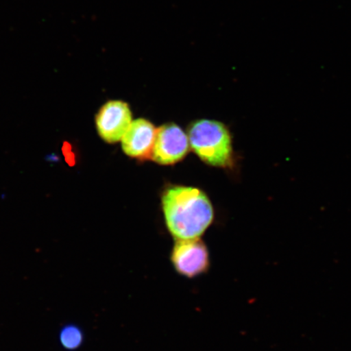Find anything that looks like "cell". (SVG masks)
<instances>
[{"mask_svg":"<svg viewBox=\"0 0 351 351\" xmlns=\"http://www.w3.org/2000/svg\"><path fill=\"white\" fill-rule=\"evenodd\" d=\"M188 138L192 150L205 163L217 167L232 164L231 136L222 123L210 120L192 123Z\"/></svg>","mask_w":351,"mask_h":351,"instance_id":"7a4b0ae2","label":"cell"},{"mask_svg":"<svg viewBox=\"0 0 351 351\" xmlns=\"http://www.w3.org/2000/svg\"><path fill=\"white\" fill-rule=\"evenodd\" d=\"M171 261L178 274L190 279L208 273L210 267L208 248L199 239L176 241Z\"/></svg>","mask_w":351,"mask_h":351,"instance_id":"3957f363","label":"cell"},{"mask_svg":"<svg viewBox=\"0 0 351 351\" xmlns=\"http://www.w3.org/2000/svg\"><path fill=\"white\" fill-rule=\"evenodd\" d=\"M84 341V335L75 324H67L61 328L60 341L63 348L68 350H75L80 348Z\"/></svg>","mask_w":351,"mask_h":351,"instance_id":"52a82bcc","label":"cell"},{"mask_svg":"<svg viewBox=\"0 0 351 351\" xmlns=\"http://www.w3.org/2000/svg\"><path fill=\"white\" fill-rule=\"evenodd\" d=\"M189 138L185 132L175 124H166L156 130L152 158L156 163L171 165L186 156Z\"/></svg>","mask_w":351,"mask_h":351,"instance_id":"5b68a950","label":"cell"},{"mask_svg":"<svg viewBox=\"0 0 351 351\" xmlns=\"http://www.w3.org/2000/svg\"><path fill=\"white\" fill-rule=\"evenodd\" d=\"M132 123L129 104L121 100H110L99 110L95 125L99 137L107 143L121 141Z\"/></svg>","mask_w":351,"mask_h":351,"instance_id":"277c9868","label":"cell"},{"mask_svg":"<svg viewBox=\"0 0 351 351\" xmlns=\"http://www.w3.org/2000/svg\"><path fill=\"white\" fill-rule=\"evenodd\" d=\"M63 153L66 162L70 165L73 166L76 163L75 155L72 152L71 145L64 143L63 146Z\"/></svg>","mask_w":351,"mask_h":351,"instance_id":"ba28073f","label":"cell"},{"mask_svg":"<svg viewBox=\"0 0 351 351\" xmlns=\"http://www.w3.org/2000/svg\"><path fill=\"white\" fill-rule=\"evenodd\" d=\"M167 227L178 240L199 239L212 223L214 212L207 195L199 189L173 186L162 197Z\"/></svg>","mask_w":351,"mask_h":351,"instance_id":"6da1fadb","label":"cell"},{"mask_svg":"<svg viewBox=\"0 0 351 351\" xmlns=\"http://www.w3.org/2000/svg\"><path fill=\"white\" fill-rule=\"evenodd\" d=\"M156 130L152 123L143 118L132 121L121 139L123 151L127 156L138 160L152 158Z\"/></svg>","mask_w":351,"mask_h":351,"instance_id":"8992f818","label":"cell"}]
</instances>
